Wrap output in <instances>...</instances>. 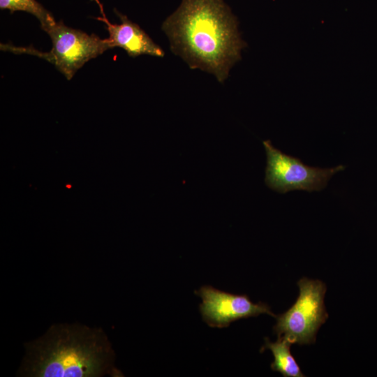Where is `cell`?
I'll return each instance as SVG.
<instances>
[{
  "instance_id": "cell-2",
  "label": "cell",
  "mask_w": 377,
  "mask_h": 377,
  "mask_svg": "<svg viewBox=\"0 0 377 377\" xmlns=\"http://www.w3.org/2000/svg\"><path fill=\"white\" fill-rule=\"evenodd\" d=\"M24 348L19 376L101 377L120 374L114 366L111 343L101 327L54 324L41 337L25 343Z\"/></svg>"
},
{
  "instance_id": "cell-7",
  "label": "cell",
  "mask_w": 377,
  "mask_h": 377,
  "mask_svg": "<svg viewBox=\"0 0 377 377\" xmlns=\"http://www.w3.org/2000/svg\"><path fill=\"white\" fill-rule=\"evenodd\" d=\"M114 10L121 20L120 24L111 23L106 16L97 18L106 26L109 34L107 39L110 49L122 48L133 57L141 54L163 57L164 52L161 47L156 45L138 24L131 21L116 9Z\"/></svg>"
},
{
  "instance_id": "cell-9",
  "label": "cell",
  "mask_w": 377,
  "mask_h": 377,
  "mask_svg": "<svg viewBox=\"0 0 377 377\" xmlns=\"http://www.w3.org/2000/svg\"><path fill=\"white\" fill-rule=\"evenodd\" d=\"M0 8L9 10L10 13L24 11L33 15L43 31L56 22L51 13L36 0H0Z\"/></svg>"
},
{
  "instance_id": "cell-10",
  "label": "cell",
  "mask_w": 377,
  "mask_h": 377,
  "mask_svg": "<svg viewBox=\"0 0 377 377\" xmlns=\"http://www.w3.org/2000/svg\"><path fill=\"white\" fill-rule=\"evenodd\" d=\"M91 1H94L98 5L102 16L105 17V15L104 14V12H103V8L101 3H100V1L99 0H91Z\"/></svg>"
},
{
  "instance_id": "cell-5",
  "label": "cell",
  "mask_w": 377,
  "mask_h": 377,
  "mask_svg": "<svg viewBox=\"0 0 377 377\" xmlns=\"http://www.w3.org/2000/svg\"><path fill=\"white\" fill-rule=\"evenodd\" d=\"M263 144L267 154L265 182L280 193L293 190L320 191L332 175L345 169L343 165L331 168L311 167L275 148L270 140H264Z\"/></svg>"
},
{
  "instance_id": "cell-3",
  "label": "cell",
  "mask_w": 377,
  "mask_h": 377,
  "mask_svg": "<svg viewBox=\"0 0 377 377\" xmlns=\"http://www.w3.org/2000/svg\"><path fill=\"white\" fill-rule=\"evenodd\" d=\"M50 37L52 48L47 52L34 47H14L1 44V49L16 54H29L42 58L60 71L68 80L87 61L110 49L108 39L95 34L89 35L65 25L62 21L55 22L44 30Z\"/></svg>"
},
{
  "instance_id": "cell-4",
  "label": "cell",
  "mask_w": 377,
  "mask_h": 377,
  "mask_svg": "<svg viewBox=\"0 0 377 377\" xmlns=\"http://www.w3.org/2000/svg\"><path fill=\"white\" fill-rule=\"evenodd\" d=\"M300 293L295 304L277 316L274 332L292 344L315 343L320 327L328 318L324 304L325 284L320 280L306 277L297 281Z\"/></svg>"
},
{
  "instance_id": "cell-6",
  "label": "cell",
  "mask_w": 377,
  "mask_h": 377,
  "mask_svg": "<svg viewBox=\"0 0 377 377\" xmlns=\"http://www.w3.org/2000/svg\"><path fill=\"white\" fill-rule=\"evenodd\" d=\"M195 294L202 298L200 311L210 327H226L237 320L263 313L276 317L267 304L253 303L246 295L231 294L209 286L201 287Z\"/></svg>"
},
{
  "instance_id": "cell-8",
  "label": "cell",
  "mask_w": 377,
  "mask_h": 377,
  "mask_svg": "<svg viewBox=\"0 0 377 377\" xmlns=\"http://www.w3.org/2000/svg\"><path fill=\"white\" fill-rule=\"evenodd\" d=\"M291 345L292 343L284 338H278L274 343L266 338L262 351L265 349L272 351L274 358L271 364L273 371H278L284 377H304L300 367L291 353Z\"/></svg>"
},
{
  "instance_id": "cell-1",
  "label": "cell",
  "mask_w": 377,
  "mask_h": 377,
  "mask_svg": "<svg viewBox=\"0 0 377 377\" xmlns=\"http://www.w3.org/2000/svg\"><path fill=\"white\" fill-rule=\"evenodd\" d=\"M172 50L192 68L223 82L244 47L237 21L223 0H182L163 22Z\"/></svg>"
}]
</instances>
